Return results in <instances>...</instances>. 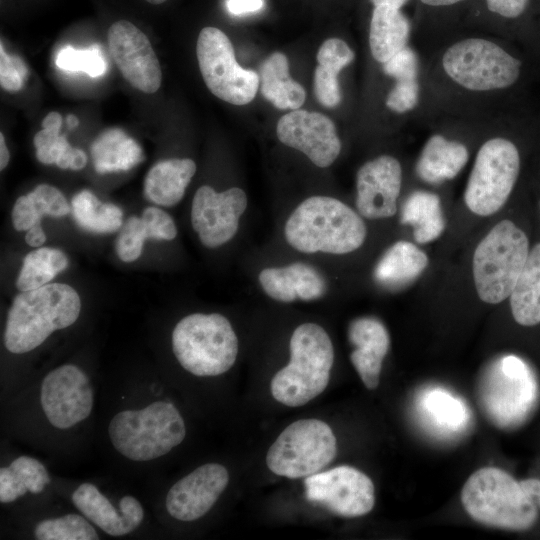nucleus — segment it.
<instances>
[{"mask_svg": "<svg viewBox=\"0 0 540 540\" xmlns=\"http://www.w3.org/2000/svg\"><path fill=\"white\" fill-rule=\"evenodd\" d=\"M284 235L300 252L346 254L364 243L367 229L360 215L345 203L333 197L312 196L289 216Z\"/></svg>", "mask_w": 540, "mask_h": 540, "instance_id": "1", "label": "nucleus"}, {"mask_svg": "<svg viewBox=\"0 0 540 540\" xmlns=\"http://www.w3.org/2000/svg\"><path fill=\"white\" fill-rule=\"evenodd\" d=\"M80 310V297L67 284H46L21 292L14 298L8 313L5 347L15 354L29 352L54 331L72 325Z\"/></svg>", "mask_w": 540, "mask_h": 540, "instance_id": "2", "label": "nucleus"}, {"mask_svg": "<svg viewBox=\"0 0 540 540\" xmlns=\"http://www.w3.org/2000/svg\"><path fill=\"white\" fill-rule=\"evenodd\" d=\"M333 363V344L324 328L299 325L290 338L289 363L271 380L272 396L289 407L305 405L326 389Z\"/></svg>", "mask_w": 540, "mask_h": 540, "instance_id": "3", "label": "nucleus"}, {"mask_svg": "<svg viewBox=\"0 0 540 540\" xmlns=\"http://www.w3.org/2000/svg\"><path fill=\"white\" fill-rule=\"evenodd\" d=\"M461 502L476 522L504 530H527L538 517L536 504L520 482L496 467L475 471L461 490Z\"/></svg>", "mask_w": 540, "mask_h": 540, "instance_id": "4", "label": "nucleus"}, {"mask_svg": "<svg viewBox=\"0 0 540 540\" xmlns=\"http://www.w3.org/2000/svg\"><path fill=\"white\" fill-rule=\"evenodd\" d=\"M172 349L181 366L193 375L218 376L234 365L238 339L223 315L194 313L176 324Z\"/></svg>", "mask_w": 540, "mask_h": 540, "instance_id": "5", "label": "nucleus"}, {"mask_svg": "<svg viewBox=\"0 0 540 540\" xmlns=\"http://www.w3.org/2000/svg\"><path fill=\"white\" fill-rule=\"evenodd\" d=\"M529 254L526 234L510 220L497 223L473 255V277L479 298L489 304L507 299Z\"/></svg>", "mask_w": 540, "mask_h": 540, "instance_id": "6", "label": "nucleus"}, {"mask_svg": "<svg viewBox=\"0 0 540 540\" xmlns=\"http://www.w3.org/2000/svg\"><path fill=\"white\" fill-rule=\"evenodd\" d=\"M479 402L489 420L499 428L522 424L534 409L538 385L530 367L507 355L492 363L479 384Z\"/></svg>", "mask_w": 540, "mask_h": 540, "instance_id": "7", "label": "nucleus"}, {"mask_svg": "<svg viewBox=\"0 0 540 540\" xmlns=\"http://www.w3.org/2000/svg\"><path fill=\"white\" fill-rule=\"evenodd\" d=\"M336 453V437L327 423L300 419L287 426L270 446L266 464L274 474L295 479L321 471Z\"/></svg>", "mask_w": 540, "mask_h": 540, "instance_id": "8", "label": "nucleus"}, {"mask_svg": "<svg viewBox=\"0 0 540 540\" xmlns=\"http://www.w3.org/2000/svg\"><path fill=\"white\" fill-rule=\"evenodd\" d=\"M520 171V155L513 142L492 138L478 150L466 185L464 200L479 216H490L508 200Z\"/></svg>", "mask_w": 540, "mask_h": 540, "instance_id": "9", "label": "nucleus"}, {"mask_svg": "<svg viewBox=\"0 0 540 540\" xmlns=\"http://www.w3.org/2000/svg\"><path fill=\"white\" fill-rule=\"evenodd\" d=\"M446 74L471 91L504 89L520 75L521 62L482 38H467L451 45L443 55Z\"/></svg>", "mask_w": 540, "mask_h": 540, "instance_id": "10", "label": "nucleus"}, {"mask_svg": "<svg viewBox=\"0 0 540 540\" xmlns=\"http://www.w3.org/2000/svg\"><path fill=\"white\" fill-rule=\"evenodd\" d=\"M196 54L203 80L212 94L233 105H246L254 99L259 75L237 63L232 43L223 31L203 28Z\"/></svg>", "mask_w": 540, "mask_h": 540, "instance_id": "11", "label": "nucleus"}, {"mask_svg": "<svg viewBox=\"0 0 540 540\" xmlns=\"http://www.w3.org/2000/svg\"><path fill=\"white\" fill-rule=\"evenodd\" d=\"M304 487L308 501L342 517L363 516L375 504L372 480L352 466L342 465L309 475Z\"/></svg>", "mask_w": 540, "mask_h": 540, "instance_id": "12", "label": "nucleus"}, {"mask_svg": "<svg viewBox=\"0 0 540 540\" xmlns=\"http://www.w3.org/2000/svg\"><path fill=\"white\" fill-rule=\"evenodd\" d=\"M107 38L110 55L126 81L144 93H155L162 71L148 37L131 22L119 20L109 27Z\"/></svg>", "mask_w": 540, "mask_h": 540, "instance_id": "13", "label": "nucleus"}, {"mask_svg": "<svg viewBox=\"0 0 540 540\" xmlns=\"http://www.w3.org/2000/svg\"><path fill=\"white\" fill-rule=\"evenodd\" d=\"M247 207L245 192L237 187L217 193L208 185L195 193L191 223L201 243L207 248L219 247L237 233L239 218Z\"/></svg>", "mask_w": 540, "mask_h": 540, "instance_id": "14", "label": "nucleus"}, {"mask_svg": "<svg viewBox=\"0 0 540 540\" xmlns=\"http://www.w3.org/2000/svg\"><path fill=\"white\" fill-rule=\"evenodd\" d=\"M279 140L304 153L316 166H330L339 156L341 142L333 121L319 112L292 110L276 127Z\"/></svg>", "mask_w": 540, "mask_h": 540, "instance_id": "15", "label": "nucleus"}, {"mask_svg": "<svg viewBox=\"0 0 540 540\" xmlns=\"http://www.w3.org/2000/svg\"><path fill=\"white\" fill-rule=\"evenodd\" d=\"M402 183L399 161L382 155L366 162L356 176V207L367 219H384L395 215Z\"/></svg>", "mask_w": 540, "mask_h": 540, "instance_id": "16", "label": "nucleus"}, {"mask_svg": "<svg viewBox=\"0 0 540 540\" xmlns=\"http://www.w3.org/2000/svg\"><path fill=\"white\" fill-rule=\"evenodd\" d=\"M228 482L229 474L223 465L204 464L170 488L166 509L177 520H197L212 508Z\"/></svg>", "mask_w": 540, "mask_h": 540, "instance_id": "17", "label": "nucleus"}, {"mask_svg": "<svg viewBox=\"0 0 540 540\" xmlns=\"http://www.w3.org/2000/svg\"><path fill=\"white\" fill-rule=\"evenodd\" d=\"M348 338L355 349L350 360L365 387L374 390L379 385L383 359L390 347L389 333L384 324L373 317L353 320Z\"/></svg>", "mask_w": 540, "mask_h": 540, "instance_id": "18", "label": "nucleus"}, {"mask_svg": "<svg viewBox=\"0 0 540 540\" xmlns=\"http://www.w3.org/2000/svg\"><path fill=\"white\" fill-rule=\"evenodd\" d=\"M469 159L467 147L435 134L424 145L416 163L418 177L429 184H440L456 177Z\"/></svg>", "mask_w": 540, "mask_h": 540, "instance_id": "19", "label": "nucleus"}, {"mask_svg": "<svg viewBox=\"0 0 540 540\" xmlns=\"http://www.w3.org/2000/svg\"><path fill=\"white\" fill-rule=\"evenodd\" d=\"M417 407L427 427L444 436L461 433L470 422L465 403L439 387L424 390L418 398Z\"/></svg>", "mask_w": 540, "mask_h": 540, "instance_id": "20", "label": "nucleus"}, {"mask_svg": "<svg viewBox=\"0 0 540 540\" xmlns=\"http://www.w3.org/2000/svg\"><path fill=\"white\" fill-rule=\"evenodd\" d=\"M196 172L192 159H167L156 163L148 171L144 182L146 198L161 206H174L183 198Z\"/></svg>", "mask_w": 540, "mask_h": 540, "instance_id": "21", "label": "nucleus"}, {"mask_svg": "<svg viewBox=\"0 0 540 540\" xmlns=\"http://www.w3.org/2000/svg\"><path fill=\"white\" fill-rule=\"evenodd\" d=\"M409 32V21L400 9L375 6L369 31V46L374 59L384 63L404 49Z\"/></svg>", "mask_w": 540, "mask_h": 540, "instance_id": "22", "label": "nucleus"}, {"mask_svg": "<svg viewBox=\"0 0 540 540\" xmlns=\"http://www.w3.org/2000/svg\"><path fill=\"white\" fill-rule=\"evenodd\" d=\"M259 85L263 97L276 108L296 110L306 98L303 86L289 75L287 57L274 52L261 65Z\"/></svg>", "mask_w": 540, "mask_h": 540, "instance_id": "23", "label": "nucleus"}, {"mask_svg": "<svg viewBox=\"0 0 540 540\" xmlns=\"http://www.w3.org/2000/svg\"><path fill=\"white\" fill-rule=\"evenodd\" d=\"M428 263L427 255L418 246L400 240L382 255L375 266L374 278L383 286H402L421 275Z\"/></svg>", "mask_w": 540, "mask_h": 540, "instance_id": "24", "label": "nucleus"}, {"mask_svg": "<svg viewBox=\"0 0 540 540\" xmlns=\"http://www.w3.org/2000/svg\"><path fill=\"white\" fill-rule=\"evenodd\" d=\"M91 155L100 174L126 171L143 160L138 143L118 128L102 132L91 145Z\"/></svg>", "mask_w": 540, "mask_h": 540, "instance_id": "25", "label": "nucleus"}, {"mask_svg": "<svg viewBox=\"0 0 540 540\" xmlns=\"http://www.w3.org/2000/svg\"><path fill=\"white\" fill-rule=\"evenodd\" d=\"M509 297L511 312L518 324L534 326L540 323V243L529 252Z\"/></svg>", "mask_w": 540, "mask_h": 540, "instance_id": "26", "label": "nucleus"}, {"mask_svg": "<svg viewBox=\"0 0 540 540\" xmlns=\"http://www.w3.org/2000/svg\"><path fill=\"white\" fill-rule=\"evenodd\" d=\"M400 221L412 226L417 243L426 244L436 240L446 226L440 197L428 191L413 192L403 204Z\"/></svg>", "mask_w": 540, "mask_h": 540, "instance_id": "27", "label": "nucleus"}, {"mask_svg": "<svg viewBox=\"0 0 540 540\" xmlns=\"http://www.w3.org/2000/svg\"><path fill=\"white\" fill-rule=\"evenodd\" d=\"M69 211L68 202L59 189L49 184H40L16 200L11 217L17 231H27L41 223L43 216L58 218L67 215Z\"/></svg>", "mask_w": 540, "mask_h": 540, "instance_id": "28", "label": "nucleus"}, {"mask_svg": "<svg viewBox=\"0 0 540 540\" xmlns=\"http://www.w3.org/2000/svg\"><path fill=\"white\" fill-rule=\"evenodd\" d=\"M49 482L50 477L41 462L28 456H20L8 467L0 469V501L13 502L27 491L38 494Z\"/></svg>", "mask_w": 540, "mask_h": 540, "instance_id": "29", "label": "nucleus"}, {"mask_svg": "<svg viewBox=\"0 0 540 540\" xmlns=\"http://www.w3.org/2000/svg\"><path fill=\"white\" fill-rule=\"evenodd\" d=\"M75 507L111 536L128 534L126 521L110 501L91 483L81 484L72 494Z\"/></svg>", "mask_w": 540, "mask_h": 540, "instance_id": "30", "label": "nucleus"}, {"mask_svg": "<svg viewBox=\"0 0 540 540\" xmlns=\"http://www.w3.org/2000/svg\"><path fill=\"white\" fill-rule=\"evenodd\" d=\"M76 223L93 233H112L122 226V210L111 203H102L89 190H82L72 198Z\"/></svg>", "mask_w": 540, "mask_h": 540, "instance_id": "31", "label": "nucleus"}, {"mask_svg": "<svg viewBox=\"0 0 540 540\" xmlns=\"http://www.w3.org/2000/svg\"><path fill=\"white\" fill-rule=\"evenodd\" d=\"M68 263L67 256L59 249L41 247L33 250L23 260L16 286L21 292L44 286L65 270Z\"/></svg>", "mask_w": 540, "mask_h": 540, "instance_id": "32", "label": "nucleus"}, {"mask_svg": "<svg viewBox=\"0 0 540 540\" xmlns=\"http://www.w3.org/2000/svg\"><path fill=\"white\" fill-rule=\"evenodd\" d=\"M60 128L46 127L34 136L36 157L43 164H56L61 169L81 170L86 166V154L71 147Z\"/></svg>", "mask_w": 540, "mask_h": 540, "instance_id": "33", "label": "nucleus"}, {"mask_svg": "<svg viewBox=\"0 0 540 540\" xmlns=\"http://www.w3.org/2000/svg\"><path fill=\"white\" fill-rule=\"evenodd\" d=\"M38 540H97L95 529L81 516L67 514L39 522L35 528Z\"/></svg>", "mask_w": 540, "mask_h": 540, "instance_id": "34", "label": "nucleus"}, {"mask_svg": "<svg viewBox=\"0 0 540 540\" xmlns=\"http://www.w3.org/2000/svg\"><path fill=\"white\" fill-rule=\"evenodd\" d=\"M55 63L62 70L81 71L90 77L102 76L107 71L106 60L98 45L87 49L65 46L58 52Z\"/></svg>", "mask_w": 540, "mask_h": 540, "instance_id": "35", "label": "nucleus"}, {"mask_svg": "<svg viewBox=\"0 0 540 540\" xmlns=\"http://www.w3.org/2000/svg\"><path fill=\"white\" fill-rule=\"evenodd\" d=\"M297 298L309 301L322 297L326 292V282L314 267L295 262L285 266Z\"/></svg>", "mask_w": 540, "mask_h": 540, "instance_id": "36", "label": "nucleus"}, {"mask_svg": "<svg viewBox=\"0 0 540 540\" xmlns=\"http://www.w3.org/2000/svg\"><path fill=\"white\" fill-rule=\"evenodd\" d=\"M147 238L142 219L137 216L128 218L116 240L115 250L118 257L124 262L135 261L141 255Z\"/></svg>", "mask_w": 540, "mask_h": 540, "instance_id": "37", "label": "nucleus"}, {"mask_svg": "<svg viewBox=\"0 0 540 540\" xmlns=\"http://www.w3.org/2000/svg\"><path fill=\"white\" fill-rule=\"evenodd\" d=\"M341 71L330 66L317 65L314 72V93L320 104L333 108L341 101L338 74Z\"/></svg>", "mask_w": 540, "mask_h": 540, "instance_id": "38", "label": "nucleus"}, {"mask_svg": "<svg viewBox=\"0 0 540 540\" xmlns=\"http://www.w3.org/2000/svg\"><path fill=\"white\" fill-rule=\"evenodd\" d=\"M259 282L264 292L276 301L288 303L297 299L285 266L263 269Z\"/></svg>", "mask_w": 540, "mask_h": 540, "instance_id": "39", "label": "nucleus"}, {"mask_svg": "<svg viewBox=\"0 0 540 540\" xmlns=\"http://www.w3.org/2000/svg\"><path fill=\"white\" fill-rule=\"evenodd\" d=\"M28 76V67L18 55H9L0 45V84L9 92L22 89Z\"/></svg>", "mask_w": 540, "mask_h": 540, "instance_id": "40", "label": "nucleus"}, {"mask_svg": "<svg viewBox=\"0 0 540 540\" xmlns=\"http://www.w3.org/2000/svg\"><path fill=\"white\" fill-rule=\"evenodd\" d=\"M141 219L148 239L170 241L177 235V228L172 217L160 208H146Z\"/></svg>", "mask_w": 540, "mask_h": 540, "instance_id": "41", "label": "nucleus"}, {"mask_svg": "<svg viewBox=\"0 0 540 540\" xmlns=\"http://www.w3.org/2000/svg\"><path fill=\"white\" fill-rule=\"evenodd\" d=\"M354 57V51L345 41L339 38H330L320 46L317 62L319 65L334 67L341 71L354 60Z\"/></svg>", "mask_w": 540, "mask_h": 540, "instance_id": "42", "label": "nucleus"}, {"mask_svg": "<svg viewBox=\"0 0 540 540\" xmlns=\"http://www.w3.org/2000/svg\"><path fill=\"white\" fill-rule=\"evenodd\" d=\"M419 99L417 79L398 80L386 98V106L397 113H404L416 107Z\"/></svg>", "mask_w": 540, "mask_h": 540, "instance_id": "43", "label": "nucleus"}, {"mask_svg": "<svg viewBox=\"0 0 540 540\" xmlns=\"http://www.w3.org/2000/svg\"><path fill=\"white\" fill-rule=\"evenodd\" d=\"M382 67L383 72L396 81L417 79L418 59L415 52L407 46L382 63Z\"/></svg>", "mask_w": 540, "mask_h": 540, "instance_id": "44", "label": "nucleus"}, {"mask_svg": "<svg viewBox=\"0 0 540 540\" xmlns=\"http://www.w3.org/2000/svg\"><path fill=\"white\" fill-rule=\"evenodd\" d=\"M529 0H486L487 8L502 17L516 18L526 9Z\"/></svg>", "mask_w": 540, "mask_h": 540, "instance_id": "45", "label": "nucleus"}, {"mask_svg": "<svg viewBox=\"0 0 540 540\" xmlns=\"http://www.w3.org/2000/svg\"><path fill=\"white\" fill-rule=\"evenodd\" d=\"M226 5L230 13L244 15L262 9L264 0H227Z\"/></svg>", "mask_w": 540, "mask_h": 540, "instance_id": "46", "label": "nucleus"}, {"mask_svg": "<svg viewBox=\"0 0 540 540\" xmlns=\"http://www.w3.org/2000/svg\"><path fill=\"white\" fill-rule=\"evenodd\" d=\"M25 241L32 247H39L46 241V235L41 226V223L35 224L27 230L25 235Z\"/></svg>", "mask_w": 540, "mask_h": 540, "instance_id": "47", "label": "nucleus"}, {"mask_svg": "<svg viewBox=\"0 0 540 540\" xmlns=\"http://www.w3.org/2000/svg\"><path fill=\"white\" fill-rule=\"evenodd\" d=\"M522 488L531 497L537 507L540 508V480L529 478L520 481Z\"/></svg>", "mask_w": 540, "mask_h": 540, "instance_id": "48", "label": "nucleus"}, {"mask_svg": "<svg viewBox=\"0 0 540 540\" xmlns=\"http://www.w3.org/2000/svg\"><path fill=\"white\" fill-rule=\"evenodd\" d=\"M62 125V117L58 112H50L46 115V117L43 119L42 127H56L61 128Z\"/></svg>", "mask_w": 540, "mask_h": 540, "instance_id": "49", "label": "nucleus"}, {"mask_svg": "<svg viewBox=\"0 0 540 540\" xmlns=\"http://www.w3.org/2000/svg\"><path fill=\"white\" fill-rule=\"evenodd\" d=\"M10 154L6 146L3 133L0 134V169L3 170L8 165Z\"/></svg>", "mask_w": 540, "mask_h": 540, "instance_id": "50", "label": "nucleus"}, {"mask_svg": "<svg viewBox=\"0 0 540 540\" xmlns=\"http://www.w3.org/2000/svg\"><path fill=\"white\" fill-rule=\"evenodd\" d=\"M408 1L409 0H370L374 7L379 5H388L397 9H400Z\"/></svg>", "mask_w": 540, "mask_h": 540, "instance_id": "51", "label": "nucleus"}, {"mask_svg": "<svg viewBox=\"0 0 540 540\" xmlns=\"http://www.w3.org/2000/svg\"><path fill=\"white\" fill-rule=\"evenodd\" d=\"M422 3L429 6H449L459 3L463 0H420Z\"/></svg>", "mask_w": 540, "mask_h": 540, "instance_id": "52", "label": "nucleus"}, {"mask_svg": "<svg viewBox=\"0 0 540 540\" xmlns=\"http://www.w3.org/2000/svg\"><path fill=\"white\" fill-rule=\"evenodd\" d=\"M66 121L69 129H73L79 124L78 118L72 114L67 116Z\"/></svg>", "mask_w": 540, "mask_h": 540, "instance_id": "53", "label": "nucleus"}, {"mask_svg": "<svg viewBox=\"0 0 540 540\" xmlns=\"http://www.w3.org/2000/svg\"><path fill=\"white\" fill-rule=\"evenodd\" d=\"M146 1L151 3V4H161V3H164L167 0H146Z\"/></svg>", "mask_w": 540, "mask_h": 540, "instance_id": "54", "label": "nucleus"}]
</instances>
